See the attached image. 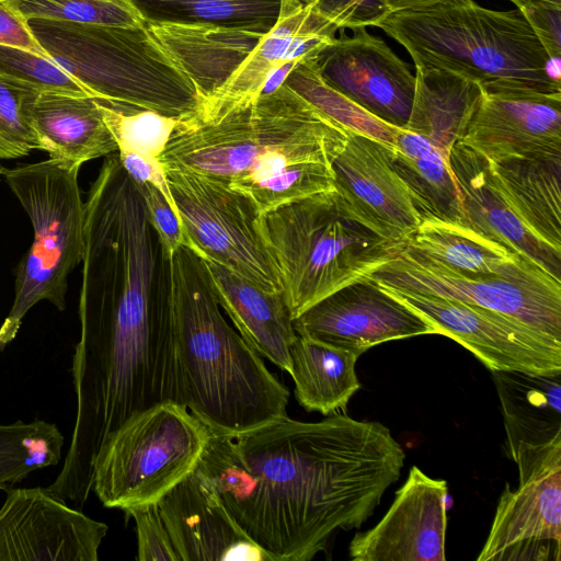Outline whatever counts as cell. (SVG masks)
<instances>
[{"mask_svg": "<svg viewBox=\"0 0 561 561\" xmlns=\"http://www.w3.org/2000/svg\"><path fill=\"white\" fill-rule=\"evenodd\" d=\"M50 59L92 96L190 117L202 100L148 26H101L43 19L27 20Z\"/></svg>", "mask_w": 561, "mask_h": 561, "instance_id": "cell-7", "label": "cell"}, {"mask_svg": "<svg viewBox=\"0 0 561 561\" xmlns=\"http://www.w3.org/2000/svg\"><path fill=\"white\" fill-rule=\"evenodd\" d=\"M146 24L215 26L268 32L282 0H130Z\"/></svg>", "mask_w": 561, "mask_h": 561, "instance_id": "cell-30", "label": "cell"}, {"mask_svg": "<svg viewBox=\"0 0 561 561\" xmlns=\"http://www.w3.org/2000/svg\"><path fill=\"white\" fill-rule=\"evenodd\" d=\"M260 227L293 319L404 248L360 221L335 190L278 206L261 215Z\"/></svg>", "mask_w": 561, "mask_h": 561, "instance_id": "cell-6", "label": "cell"}, {"mask_svg": "<svg viewBox=\"0 0 561 561\" xmlns=\"http://www.w3.org/2000/svg\"><path fill=\"white\" fill-rule=\"evenodd\" d=\"M334 37L314 56L321 79L356 105L397 128H404L412 107L415 76L366 27Z\"/></svg>", "mask_w": 561, "mask_h": 561, "instance_id": "cell-14", "label": "cell"}, {"mask_svg": "<svg viewBox=\"0 0 561 561\" xmlns=\"http://www.w3.org/2000/svg\"><path fill=\"white\" fill-rule=\"evenodd\" d=\"M210 436L202 421L174 401L134 413L101 447L92 491L108 508L157 503L196 470Z\"/></svg>", "mask_w": 561, "mask_h": 561, "instance_id": "cell-9", "label": "cell"}, {"mask_svg": "<svg viewBox=\"0 0 561 561\" xmlns=\"http://www.w3.org/2000/svg\"><path fill=\"white\" fill-rule=\"evenodd\" d=\"M194 84L207 119L257 98L273 69L313 57L339 27L300 0H282L268 32L215 26L146 24Z\"/></svg>", "mask_w": 561, "mask_h": 561, "instance_id": "cell-5", "label": "cell"}, {"mask_svg": "<svg viewBox=\"0 0 561 561\" xmlns=\"http://www.w3.org/2000/svg\"><path fill=\"white\" fill-rule=\"evenodd\" d=\"M518 472L561 457V373L491 371Z\"/></svg>", "mask_w": 561, "mask_h": 561, "instance_id": "cell-21", "label": "cell"}, {"mask_svg": "<svg viewBox=\"0 0 561 561\" xmlns=\"http://www.w3.org/2000/svg\"><path fill=\"white\" fill-rule=\"evenodd\" d=\"M172 267L180 403L220 436L286 416L288 388L224 318L205 261L181 247Z\"/></svg>", "mask_w": 561, "mask_h": 561, "instance_id": "cell-3", "label": "cell"}, {"mask_svg": "<svg viewBox=\"0 0 561 561\" xmlns=\"http://www.w3.org/2000/svg\"><path fill=\"white\" fill-rule=\"evenodd\" d=\"M135 184L145 202L149 220L169 253L173 255L181 247L190 248L182 221L163 194L151 184Z\"/></svg>", "mask_w": 561, "mask_h": 561, "instance_id": "cell-39", "label": "cell"}, {"mask_svg": "<svg viewBox=\"0 0 561 561\" xmlns=\"http://www.w3.org/2000/svg\"><path fill=\"white\" fill-rule=\"evenodd\" d=\"M0 508V561H98L108 526L47 488L10 489Z\"/></svg>", "mask_w": 561, "mask_h": 561, "instance_id": "cell-13", "label": "cell"}, {"mask_svg": "<svg viewBox=\"0 0 561 561\" xmlns=\"http://www.w3.org/2000/svg\"><path fill=\"white\" fill-rule=\"evenodd\" d=\"M298 62L299 61H287L273 69L263 85L261 94H270L279 89Z\"/></svg>", "mask_w": 561, "mask_h": 561, "instance_id": "cell-43", "label": "cell"}, {"mask_svg": "<svg viewBox=\"0 0 561 561\" xmlns=\"http://www.w3.org/2000/svg\"><path fill=\"white\" fill-rule=\"evenodd\" d=\"M561 466L506 483L478 561H559Z\"/></svg>", "mask_w": 561, "mask_h": 561, "instance_id": "cell-19", "label": "cell"}, {"mask_svg": "<svg viewBox=\"0 0 561 561\" xmlns=\"http://www.w3.org/2000/svg\"><path fill=\"white\" fill-rule=\"evenodd\" d=\"M157 503L181 561H277L243 530L197 469Z\"/></svg>", "mask_w": 561, "mask_h": 561, "instance_id": "cell-18", "label": "cell"}, {"mask_svg": "<svg viewBox=\"0 0 561 561\" xmlns=\"http://www.w3.org/2000/svg\"><path fill=\"white\" fill-rule=\"evenodd\" d=\"M377 27L405 47L415 67L461 75L486 94H561L559 61L518 9L442 0L390 12Z\"/></svg>", "mask_w": 561, "mask_h": 561, "instance_id": "cell-4", "label": "cell"}, {"mask_svg": "<svg viewBox=\"0 0 561 561\" xmlns=\"http://www.w3.org/2000/svg\"><path fill=\"white\" fill-rule=\"evenodd\" d=\"M495 184L525 226L561 251V154L489 161Z\"/></svg>", "mask_w": 561, "mask_h": 561, "instance_id": "cell-26", "label": "cell"}, {"mask_svg": "<svg viewBox=\"0 0 561 561\" xmlns=\"http://www.w3.org/2000/svg\"><path fill=\"white\" fill-rule=\"evenodd\" d=\"M510 1L513 2L517 8H519L526 3H529L531 1H538V0H510ZM540 1H548V2H552V3L561 5V0H540Z\"/></svg>", "mask_w": 561, "mask_h": 561, "instance_id": "cell-45", "label": "cell"}, {"mask_svg": "<svg viewBox=\"0 0 561 561\" xmlns=\"http://www.w3.org/2000/svg\"><path fill=\"white\" fill-rule=\"evenodd\" d=\"M380 422L288 415L236 436L211 433L201 471L243 528L277 561H309L337 530L359 528L404 466Z\"/></svg>", "mask_w": 561, "mask_h": 561, "instance_id": "cell-1", "label": "cell"}, {"mask_svg": "<svg viewBox=\"0 0 561 561\" xmlns=\"http://www.w3.org/2000/svg\"><path fill=\"white\" fill-rule=\"evenodd\" d=\"M33 124L38 149L50 159L82 165L117 152L95 96L41 92Z\"/></svg>", "mask_w": 561, "mask_h": 561, "instance_id": "cell-24", "label": "cell"}, {"mask_svg": "<svg viewBox=\"0 0 561 561\" xmlns=\"http://www.w3.org/2000/svg\"><path fill=\"white\" fill-rule=\"evenodd\" d=\"M442 0H386L390 12L432 4Z\"/></svg>", "mask_w": 561, "mask_h": 561, "instance_id": "cell-44", "label": "cell"}, {"mask_svg": "<svg viewBox=\"0 0 561 561\" xmlns=\"http://www.w3.org/2000/svg\"><path fill=\"white\" fill-rule=\"evenodd\" d=\"M549 58L560 61L561 55V5L548 1H531L517 8Z\"/></svg>", "mask_w": 561, "mask_h": 561, "instance_id": "cell-40", "label": "cell"}, {"mask_svg": "<svg viewBox=\"0 0 561 561\" xmlns=\"http://www.w3.org/2000/svg\"><path fill=\"white\" fill-rule=\"evenodd\" d=\"M387 145L347 129L331 163L334 188L356 217L382 238L405 244L422 219L393 170Z\"/></svg>", "mask_w": 561, "mask_h": 561, "instance_id": "cell-17", "label": "cell"}, {"mask_svg": "<svg viewBox=\"0 0 561 561\" xmlns=\"http://www.w3.org/2000/svg\"><path fill=\"white\" fill-rule=\"evenodd\" d=\"M79 164L54 159L4 169L3 178L33 227V242L16 268L14 300L0 327V352L41 300L66 309L68 276L83 253L84 202Z\"/></svg>", "mask_w": 561, "mask_h": 561, "instance_id": "cell-8", "label": "cell"}, {"mask_svg": "<svg viewBox=\"0 0 561 561\" xmlns=\"http://www.w3.org/2000/svg\"><path fill=\"white\" fill-rule=\"evenodd\" d=\"M64 443L57 425L44 420L0 423V490L12 489L35 470L56 466Z\"/></svg>", "mask_w": 561, "mask_h": 561, "instance_id": "cell-31", "label": "cell"}, {"mask_svg": "<svg viewBox=\"0 0 561 561\" xmlns=\"http://www.w3.org/2000/svg\"><path fill=\"white\" fill-rule=\"evenodd\" d=\"M358 358L350 351L297 334L289 346V359L298 403L325 416L345 411L360 388L355 371Z\"/></svg>", "mask_w": 561, "mask_h": 561, "instance_id": "cell-29", "label": "cell"}, {"mask_svg": "<svg viewBox=\"0 0 561 561\" xmlns=\"http://www.w3.org/2000/svg\"><path fill=\"white\" fill-rule=\"evenodd\" d=\"M0 75L25 82L41 92L92 96L53 59L2 43H0Z\"/></svg>", "mask_w": 561, "mask_h": 561, "instance_id": "cell-36", "label": "cell"}, {"mask_svg": "<svg viewBox=\"0 0 561 561\" xmlns=\"http://www.w3.org/2000/svg\"><path fill=\"white\" fill-rule=\"evenodd\" d=\"M404 249L470 279L506 277L535 264L465 225L436 219L422 220Z\"/></svg>", "mask_w": 561, "mask_h": 561, "instance_id": "cell-25", "label": "cell"}, {"mask_svg": "<svg viewBox=\"0 0 561 561\" xmlns=\"http://www.w3.org/2000/svg\"><path fill=\"white\" fill-rule=\"evenodd\" d=\"M204 261L215 297L240 335L290 375L289 346L297 333L283 293L268 291L234 271Z\"/></svg>", "mask_w": 561, "mask_h": 561, "instance_id": "cell-23", "label": "cell"}, {"mask_svg": "<svg viewBox=\"0 0 561 561\" xmlns=\"http://www.w3.org/2000/svg\"><path fill=\"white\" fill-rule=\"evenodd\" d=\"M117 156L122 167L135 183H148L157 187L179 216L165 172L159 159L124 148L117 150Z\"/></svg>", "mask_w": 561, "mask_h": 561, "instance_id": "cell-41", "label": "cell"}, {"mask_svg": "<svg viewBox=\"0 0 561 561\" xmlns=\"http://www.w3.org/2000/svg\"><path fill=\"white\" fill-rule=\"evenodd\" d=\"M123 512L136 525L138 561H181L161 518L158 503L136 505Z\"/></svg>", "mask_w": 561, "mask_h": 561, "instance_id": "cell-37", "label": "cell"}, {"mask_svg": "<svg viewBox=\"0 0 561 561\" xmlns=\"http://www.w3.org/2000/svg\"><path fill=\"white\" fill-rule=\"evenodd\" d=\"M293 324L298 335L350 351L358 357L385 342L436 334L425 318L387 294L368 276L321 299L295 318Z\"/></svg>", "mask_w": 561, "mask_h": 561, "instance_id": "cell-15", "label": "cell"}, {"mask_svg": "<svg viewBox=\"0 0 561 561\" xmlns=\"http://www.w3.org/2000/svg\"><path fill=\"white\" fill-rule=\"evenodd\" d=\"M339 30L377 26L390 13L386 0H300Z\"/></svg>", "mask_w": 561, "mask_h": 561, "instance_id": "cell-38", "label": "cell"}, {"mask_svg": "<svg viewBox=\"0 0 561 561\" xmlns=\"http://www.w3.org/2000/svg\"><path fill=\"white\" fill-rule=\"evenodd\" d=\"M284 83L340 126L368 136L392 149L400 128L381 122L328 85L318 72L314 56L301 59Z\"/></svg>", "mask_w": 561, "mask_h": 561, "instance_id": "cell-32", "label": "cell"}, {"mask_svg": "<svg viewBox=\"0 0 561 561\" xmlns=\"http://www.w3.org/2000/svg\"><path fill=\"white\" fill-rule=\"evenodd\" d=\"M96 99L104 122L116 140L117 150L130 149L160 159L183 118Z\"/></svg>", "mask_w": 561, "mask_h": 561, "instance_id": "cell-33", "label": "cell"}, {"mask_svg": "<svg viewBox=\"0 0 561 561\" xmlns=\"http://www.w3.org/2000/svg\"><path fill=\"white\" fill-rule=\"evenodd\" d=\"M368 277L397 289L491 309L561 340V282L536 264L506 277L470 279L403 248Z\"/></svg>", "mask_w": 561, "mask_h": 561, "instance_id": "cell-11", "label": "cell"}, {"mask_svg": "<svg viewBox=\"0 0 561 561\" xmlns=\"http://www.w3.org/2000/svg\"><path fill=\"white\" fill-rule=\"evenodd\" d=\"M460 141L489 161L561 154V94L483 92Z\"/></svg>", "mask_w": 561, "mask_h": 561, "instance_id": "cell-20", "label": "cell"}, {"mask_svg": "<svg viewBox=\"0 0 561 561\" xmlns=\"http://www.w3.org/2000/svg\"><path fill=\"white\" fill-rule=\"evenodd\" d=\"M346 141L347 129L284 83L210 118L183 117L159 160L226 184L263 215L335 190L331 163Z\"/></svg>", "mask_w": 561, "mask_h": 561, "instance_id": "cell-2", "label": "cell"}, {"mask_svg": "<svg viewBox=\"0 0 561 561\" xmlns=\"http://www.w3.org/2000/svg\"><path fill=\"white\" fill-rule=\"evenodd\" d=\"M448 162L460 193L463 225L524 255L561 282V251L535 236L515 214L494 182L489 160L457 141Z\"/></svg>", "mask_w": 561, "mask_h": 561, "instance_id": "cell-22", "label": "cell"}, {"mask_svg": "<svg viewBox=\"0 0 561 561\" xmlns=\"http://www.w3.org/2000/svg\"><path fill=\"white\" fill-rule=\"evenodd\" d=\"M389 159L422 220L463 225L460 193L448 157L424 137L400 128L389 149Z\"/></svg>", "mask_w": 561, "mask_h": 561, "instance_id": "cell-28", "label": "cell"}, {"mask_svg": "<svg viewBox=\"0 0 561 561\" xmlns=\"http://www.w3.org/2000/svg\"><path fill=\"white\" fill-rule=\"evenodd\" d=\"M448 486L413 466L388 512L350 542L353 561H445Z\"/></svg>", "mask_w": 561, "mask_h": 561, "instance_id": "cell-16", "label": "cell"}, {"mask_svg": "<svg viewBox=\"0 0 561 561\" xmlns=\"http://www.w3.org/2000/svg\"><path fill=\"white\" fill-rule=\"evenodd\" d=\"M415 68L414 98L404 129L424 137L449 157L453 146L466 134L483 91L461 75Z\"/></svg>", "mask_w": 561, "mask_h": 561, "instance_id": "cell-27", "label": "cell"}, {"mask_svg": "<svg viewBox=\"0 0 561 561\" xmlns=\"http://www.w3.org/2000/svg\"><path fill=\"white\" fill-rule=\"evenodd\" d=\"M0 43L48 57L31 32L27 20L10 0H0Z\"/></svg>", "mask_w": 561, "mask_h": 561, "instance_id": "cell-42", "label": "cell"}, {"mask_svg": "<svg viewBox=\"0 0 561 561\" xmlns=\"http://www.w3.org/2000/svg\"><path fill=\"white\" fill-rule=\"evenodd\" d=\"M41 91L0 75V159H16L38 149L33 124Z\"/></svg>", "mask_w": 561, "mask_h": 561, "instance_id": "cell-35", "label": "cell"}, {"mask_svg": "<svg viewBox=\"0 0 561 561\" xmlns=\"http://www.w3.org/2000/svg\"><path fill=\"white\" fill-rule=\"evenodd\" d=\"M375 283L425 318L436 334L450 337L471 352L490 371L561 373V340L516 318L457 300Z\"/></svg>", "mask_w": 561, "mask_h": 561, "instance_id": "cell-12", "label": "cell"}, {"mask_svg": "<svg viewBox=\"0 0 561 561\" xmlns=\"http://www.w3.org/2000/svg\"><path fill=\"white\" fill-rule=\"evenodd\" d=\"M164 172L190 240L188 249L268 291L283 293L276 264L261 231V214L253 201L197 173Z\"/></svg>", "mask_w": 561, "mask_h": 561, "instance_id": "cell-10", "label": "cell"}, {"mask_svg": "<svg viewBox=\"0 0 561 561\" xmlns=\"http://www.w3.org/2000/svg\"><path fill=\"white\" fill-rule=\"evenodd\" d=\"M4 168L0 164V176L3 175Z\"/></svg>", "mask_w": 561, "mask_h": 561, "instance_id": "cell-46", "label": "cell"}, {"mask_svg": "<svg viewBox=\"0 0 561 561\" xmlns=\"http://www.w3.org/2000/svg\"><path fill=\"white\" fill-rule=\"evenodd\" d=\"M26 19L138 27L145 21L130 0H10Z\"/></svg>", "mask_w": 561, "mask_h": 561, "instance_id": "cell-34", "label": "cell"}]
</instances>
